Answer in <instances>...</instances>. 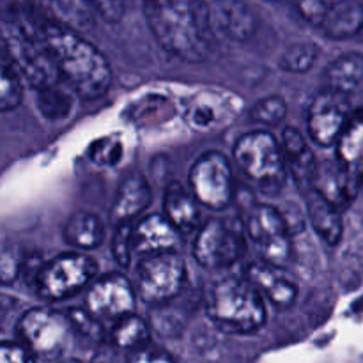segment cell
<instances>
[{"mask_svg":"<svg viewBox=\"0 0 363 363\" xmlns=\"http://www.w3.org/2000/svg\"><path fill=\"white\" fill-rule=\"evenodd\" d=\"M38 30L57 74L78 94L96 99L108 91L112 69L94 45L46 14H38Z\"/></svg>","mask_w":363,"mask_h":363,"instance_id":"cell-1","label":"cell"},{"mask_svg":"<svg viewBox=\"0 0 363 363\" xmlns=\"http://www.w3.org/2000/svg\"><path fill=\"white\" fill-rule=\"evenodd\" d=\"M144 14L160 45L181 60L202 62L215 50L208 4L183 0L147 2Z\"/></svg>","mask_w":363,"mask_h":363,"instance_id":"cell-2","label":"cell"},{"mask_svg":"<svg viewBox=\"0 0 363 363\" xmlns=\"http://www.w3.org/2000/svg\"><path fill=\"white\" fill-rule=\"evenodd\" d=\"M0 48L21 80L39 91L55 85L59 74L39 35L38 14L18 6L0 11Z\"/></svg>","mask_w":363,"mask_h":363,"instance_id":"cell-3","label":"cell"},{"mask_svg":"<svg viewBox=\"0 0 363 363\" xmlns=\"http://www.w3.org/2000/svg\"><path fill=\"white\" fill-rule=\"evenodd\" d=\"M208 314L216 328L225 333H254L266 323V305L248 280L223 279L213 287Z\"/></svg>","mask_w":363,"mask_h":363,"instance_id":"cell-4","label":"cell"},{"mask_svg":"<svg viewBox=\"0 0 363 363\" xmlns=\"http://www.w3.org/2000/svg\"><path fill=\"white\" fill-rule=\"evenodd\" d=\"M234 160L241 172L262 191L275 195L286 183L287 169L282 147L268 131H250L234 145Z\"/></svg>","mask_w":363,"mask_h":363,"instance_id":"cell-5","label":"cell"},{"mask_svg":"<svg viewBox=\"0 0 363 363\" xmlns=\"http://www.w3.org/2000/svg\"><path fill=\"white\" fill-rule=\"evenodd\" d=\"M98 264L84 254H62L39 266L34 275L35 291L45 300H64L80 293L96 275Z\"/></svg>","mask_w":363,"mask_h":363,"instance_id":"cell-6","label":"cell"},{"mask_svg":"<svg viewBox=\"0 0 363 363\" xmlns=\"http://www.w3.org/2000/svg\"><path fill=\"white\" fill-rule=\"evenodd\" d=\"M186 280V266L176 252L147 255L137 269V293L145 303L163 305L176 300Z\"/></svg>","mask_w":363,"mask_h":363,"instance_id":"cell-7","label":"cell"},{"mask_svg":"<svg viewBox=\"0 0 363 363\" xmlns=\"http://www.w3.org/2000/svg\"><path fill=\"white\" fill-rule=\"evenodd\" d=\"M243 227L240 220L211 218L201 227L195 238L194 255L204 268L218 269L234 264L245 254Z\"/></svg>","mask_w":363,"mask_h":363,"instance_id":"cell-8","label":"cell"},{"mask_svg":"<svg viewBox=\"0 0 363 363\" xmlns=\"http://www.w3.org/2000/svg\"><path fill=\"white\" fill-rule=\"evenodd\" d=\"M247 233L257 247L262 262L286 268L291 261L289 229L284 213L272 204H254L247 213Z\"/></svg>","mask_w":363,"mask_h":363,"instance_id":"cell-9","label":"cell"},{"mask_svg":"<svg viewBox=\"0 0 363 363\" xmlns=\"http://www.w3.org/2000/svg\"><path fill=\"white\" fill-rule=\"evenodd\" d=\"M18 333L21 344L34 357L52 360L66 351L73 330L66 314L48 308H32L18 321Z\"/></svg>","mask_w":363,"mask_h":363,"instance_id":"cell-10","label":"cell"},{"mask_svg":"<svg viewBox=\"0 0 363 363\" xmlns=\"http://www.w3.org/2000/svg\"><path fill=\"white\" fill-rule=\"evenodd\" d=\"M194 199L209 209H225L234 199V176L229 160L218 151L202 155L190 170Z\"/></svg>","mask_w":363,"mask_h":363,"instance_id":"cell-11","label":"cell"},{"mask_svg":"<svg viewBox=\"0 0 363 363\" xmlns=\"http://www.w3.org/2000/svg\"><path fill=\"white\" fill-rule=\"evenodd\" d=\"M298 9L328 38H353L363 28V4L357 0H305Z\"/></svg>","mask_w":363,"mask_h":363,"instance_id":"cell-12","label":"cell"},{"mask_svg":"<svg viewBox=\"0 0 363 363\" xmlns=\"http://www.w3.org/2000/svg\"><path fill=\"white\" fill-rule=\"evenodd\" d=\"M135 311V289L119 273L96 280L85 298V312L96 321H119Z\"/></svg>","mask_w":363,"mask_h":363,"instance_id":"cell-13","label":"cell"},{"mask_svg":"<svg viewBox=\"0 0 363 363\" xmlns=\"http://www.w3.org/2000/svg\"><path fill=\"white\" fill-rule=\"evenodd\" d=\"M241 101L233 92L218 89L197 91L183 99V116L190 126L197 130H216L225 128L240 113Z\"/></svg>","mask_w":363,"mask_h":363,"instance_id":"cell-14","label":"cell"},{"mask_svg":"<svg viewBox=\"0 0 363 363\" xmlns=\"http://www.w3.org/2000/svg\"><path fill=\"white\" fill-rule=\"evenodd\" d=\"M350 101L347 96L325 89L319 92L308 108V133L319 145H333L350 121Z\"/></svg>","mask_w":363,"mask_h":363,"instance_id":"cell-15","label":"cell"},{"mask_svg":"<svg viewBox=\"0 0 363 363\" xmlns=\"http://www.w3.org/2000/svg\"><path fill=\"white\" fill-rule=\"evenodd\" d=\"M337 144V165L357 195L363 184V112L350 117Z\"/></svg>","mask_w":363,"mask_h":363,"instance_id":"cell-16","label":"cell"},{"mask_svg":"<svg viewBox=\"0 0 363 363\" xmlns=\"http://www.w3.org/2000/svg\"><path fill=\"white\" fill-rule=\"evenodd\" d=\"M247 280L262 298H268L277 307L289 308L296 301L298 287L294 280H291L282 269L268 262H254L247 269Z\"/></svg>","mask_w":363,"mask_h":363,"instance_id":"cell-17","label":"cell"},{"mask_svg":"<svg viewBox=\"0 0 363 363\" xmlns=\"http://www.w3.org/2000/svg\"><path fill=\"white\" fill-rule=\"evenodd\" d=\"M176 245L177 233L165 216L149 215L133 227L131 248L144 257L163 254V252H174Z\"/></svg>","mask_w":363,"mask_h":363,"instance_id":"cell-18","label":"cell"},{"mask_svg":"<svg viewBox=\"0 0 363 363\" xmlns=\"http://www.w3.org/2000/svg\"><path fill=\"white\" fill-rule=\"evenodd\" d=\"M280 147H282L286 169L289 167L294 181H296L301 190H308L312 186V181H314L318 163H315L314 152L308 147L303 135L298 130H294V128H286Z\"/></svg>","mask_w":363,"mask_h":363,"instance_id":"cell-19","label":"cell"},{"mask_svg":"<svg viewBox=\"0 0 363 363\" xmlns=\"http://www.w3.org/2000/svg\"><path fill=\"white\" fill-rule=\"evenodd\" d=\"M149 202H151V186L144 177L133 174L121 184L116 201L110 208V220L116 227L131 222L135 216L140 215L147 208Z\"/></svg>","mask_w":363,"mask_h":363,"instance_id":"cell-20","label":"cell"},{"mask_svg":"<svg viewBox=\"0 0 363 363\" xmlns=\"http://www.w3.org/2000/svg\"><path fill=\"white\" fill-rule=\"evenodd\" d=\"M213 30L222 32L230 39H247L255 28V16L247 4L218 2L209 6Z\"/></svg>","mask_w":363,"mask_h":363,"instance_id":"cell-21","label":"cell"},{"mask_svg":"<svg viewBox=\"0 0 363 363\" xmlns=\"http://www.w3.org/2000/svg\"><path fill=\"white\" fill-rule=\"evenodd\" d=\"M305 201H307V215L311 220L312 227L318 233V236L323 241H326L328 245L335 247L340 241L344 233L342 225V216L340 211L333 204H330L321 194L314 190V188H308L303 191Z\"/></svg>","mask_w":363,"mask_h":363,"instance_id":"cell-22","label":"cell"},{"mask_svg":"<svg viewBox=\"0 0 363 363\" xmlns=\"http://www.w3.org/2000/svg\"><path fill=\"white\" fill-rule=\"evenodd\" d=\"M163 208H165V218L176 230L191 233L199 227L201 213H199L197 201L181 184L172 183L167 188Z\"/></svg>","mask_w":363,"mask_h":363,"instance_id":"cell-23","label":"cell"},{"mask_svg":"<svg viewBox=\"0 0 363 363\" xmlns=\"http://www.w3.org/2000/svg\"><path fill=\"white\" fill-rule=\"evenodd\" d=\"M326 85L330 91L347 96L357 91L363 82V55L360 53H346L333 60L325 73Z\"/></svg>","mask_w":363,"mask_h":363,"instance_id":"cell-24","label":"cell"},{"mask_svg":"<svg viewBox=\"0 0 363 363\" xmlns=\"http://www.w3.org/2000/svg\"><path fill=\"white\" fill-rule=\"evenodd\" d=\"M64 240L71 247L91 250L105 240V225L96 215L89 211L74 213L64 227Z\"/></svg>","mask_w":363,"mask_h":363,"instance_id":"cell-25","label":"cell"},{"mask_svg":"<svg viewBox=\"0 0 363 363\" xmlns=\"http://www.w3.org/2000/svg\"><path fill=\"white\" fill-rule=\"evenodd\" d=\"M149 325L135 314L116 321L110 330V342L119 350H142L149 346Z\"/></svg>","mask_w":363,"mask_h":363,"instance_id":"cell-26","label":"cell"},{"mask_svg":"<svg viewBox=\"0 0 363 363\" xmlns=\"http://www.w3.org/2000/svg\"><path fill=\"white\" fill-rule=\"evenodd\" d=\"M21 78L0 48V112L16 108L21 103Z\"/></svg>","mask_w":363,"mask_h":363,"instance_id":"cell-27","label":"cell"},{"mask_svg":"<svg viewBox=\"0 0 363 363\" xmlns=\"http://www.w3.org/2000/svg\"><path fill=\"white\" fill-rule=\"evenodd\" d=\"M318 46L314 43L300 41L293 43L284 50L282 57H280V67L289 73H305L314 66L315 59H318Z\"/></svg>","mask_w":363,"mask_h":363,"instance_id":"cell-28","label":"cell"},{"mask_svg":"<svg viewBox=\"0 0 363 363\" xmlns=\"http://www.w3.org/2000/svg\"><path fill=\"white\" fill-rule=\"evenodd\" d=\"M27 255L20 245H4L0 247V284L11 286L23 273Z\"/></svg>","mask_w":363,"mask_h":363,"instance_id":"cell-29","label":"cell"},{"mask_svg":"<svg viewBox=\"0 0 363 363\" xmlns=\"http://www.w3.org/2000/svg\"><path fill=\"white\" fill-rule=\"evenodd\" d=\"M38 105L48 119H62L69 113L71 98L57 85H50V87L39 91Z\"/></svg>","mask_w":363,"mask_h":363,"instance_id":"cell-30","label":"cell"},{"mask_svg":"<svg viewBox=\"0 0 363 363\" xmlns=\"http://www.w3.org/2000/svg\"><path fill=\"white\" fill-rule=\"evenodd\" d=\"M287 113V103L286 99L280 98V96H268V98H262L252 106L250 117L255 123L261 124H277L286 117Z\"/></svg>","mask_w":363,"mask_h":363,"instance_id":"cell-31","label":"cell"},{"mask_svg":"<svg viewBox=\"0 0 363 363\" xmlns=\"http://www.w3.org/2000/svg\"><path fill=\"white\" fill-rule=\"evenodd\" d=\"M66 318L73 333H78V335L92 340V342L103 340L105 332H103L101 325L94 318H91L85 311H82V308H71V311L66 312Z\"/></svg>","mask_w":363,"mask_h":363,"instance_id":"cell-32","label":"cell"},{"mask_svg":"<svg viewBox=\"0 0 363 363\" xmlns=\"http://www.w3.org/2000/svg\"><path fill=\"white\" fill-rule=\"evenodd\" d=\"M131 236H133V225L131 222L128 223H121V225L116 227V234H113V241H112V252L116 261L119 262L121 266L126 268L130 264L131 259Z\"/></svg>","mask_w":363,"mask_h":363,"instance_id":"cell-33","label":"cell"},{"mask_svg":"<svg viewBox=\"0 0 363 363\" xmlns=\"http://www.w3.org/2000/svg\"><path fill=\"white\" fill-rule=\"evenodd\" d=\"M0 363H35V357L18 342H0Z\"/></svg>","mask_w":363,"mask_h":363,"instance_id":"cell-34","label":"cell"},{"mask_svg":"<svg viewBox=\"0 0 363 363\" xmlns=\"http://www.w3.org/2000/svg\"><path fill=\"white\" fill-rule=\"evenodd\" d=\"M128 363H176L174 358L167 353L162 347L145 346L142 350L135 351L133 357L128 360Z\"/></svg>","mask_w":363,"mask_h":363,"instance_id":"cell-35","label":"cell"},{"mask_svg":"<svg viewBox=\"0 0 363 363\" xmlns=\"http://www.w3.org/2000/svg\"><path fill=\"white\" fill-rule=\"evenodd\" d=\"M60 363H80V362H77V360H64V362H60Z\"/></svg>","mask_w":363,"mask_h":363,"instance_id":"cell-36","label":"cell"}]
</instances>
